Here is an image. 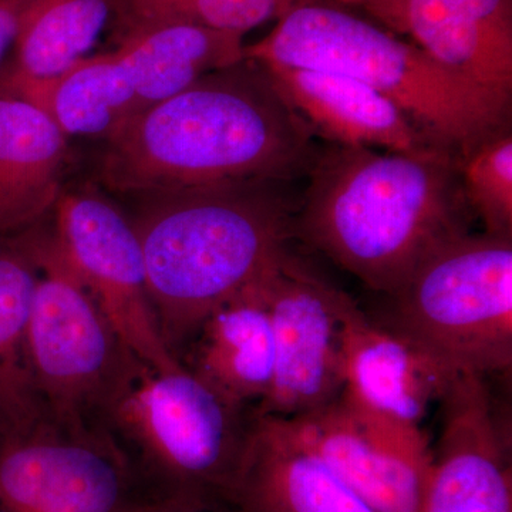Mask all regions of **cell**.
Here are the masks:
<instances>
[{
  "instance_id": "cell-1",
  "label": "cell",
  "mask_w": 512,
  "mask_h": 512,
  "mask_svg": "<svg viewBox=\"0 0 512 512\" xmlns=\"http://www.w3.org/2000/svg\"><path fill=\"white\" fill-rule=\"evenodd\" d=\"M106 184L148 198L247 181L305 180L319 146L264 66L205 74L106 138Z\"/></svg>"
},
{
  "instance_id": "cell-6",
  "label": "cell",
  "mask_w": 512,
  "mask_h": 512,
  "mask_svg": "<svg viewBox=\"0 0 512 512\" xmlns=\"http://www.w3.org/2000/svg\"><path fill=\"white\" fill-rule=\"evenodd\" d=\"M373 322L410 340L458 375L512 367V237L457 235L434 248Z\"/></svg>"
},
{
  "instance_id": "cell-13",
  "label": "cell",
  "mask_w": 512,
  "mask_h": 512,
  "mask_svg": "<svg viewBox=\"0 0 512 512\" xmlns=\"http://www.w3.org/2000/svg\"><path fill=\"white\" fill-rule=\"evenodd\" d=\"M406 37L447 72L512 106V0H326Z\"/></svg>"
},
{
  "instance_id": "cell-9",
  "label": "cell",
  "mask_w": 512,
  "mask_h": 512,
  "mask_svg": "<svg viewBox=\"0 0 512 512\" xmlns=\"http://www.w3.org/2000/svg\"><path fill=\"white\" fill-rule=\"evenodd\" d=\"M264 288L275 335V375L254 412L292 419L342 393L345 316L353 298L291 247L266 272Z\"/></svg>"
},
{
  "instance_id": "cell-23",
  "label": "cell",
  "mask_w": 512,
  "mask_h": 512,
  "mask_svg": "<svg viewBox=\"0 0 512 512\" xmlns=\"http://www.w3.org/2000/svg\"><path fill=\"white\" fill-rule=\"evenodd\" d=\"M464 197L484 232L512 237L511 126L484 137L458 156Z\"/></svg>"
},
{
  "instance_id": "cell-22",
  "label": "cell",
  "mask_w": 512,
  "mask_h": 512,
  "mask_svg": "<svg viewBox=\"0 0 512 512\" xmlns=\"http://www.w3.org/2000/svg\"><path fill=\"white\" fill-rule=\"evenodd\" d=\"M305 0H113L121 40L144 30L194 25L245 36Z\"/></svg>"
},
{
  "instance_id": "cell-3",
  "label": "cell",
  "mask_w": 512,
  "mask_h": 512,
  "mask_svg": "<svg viewBox=\"0 0 512 512\" xmlns=\"http://www.w3.org/2000/svg\"><path fill=\"white\" fill-rule=\"evenodd\" d=\"M286 181H247L144 198L131 220L165 345L180 356L202 320L291 247L299 194Z\"/></svg>"
},
{
  "instance_id": "cell-16",
  "label": "cell",
  "mask_w": 512,
  "mask_h": 512,
  "mask_svg": "<svg viewBox=\"0 0 512 512\" xmlns=\"http://www.w3.org/2000/svg\"><path fill=\"white\" fill-rule=\"evenodd\" d=\"M229 504L241 512H375L284 419L256 413Z\"/></svg>"
},
{
  "instance_id": "cell-5",
  "label": "cell",
  "mask_w": 512,
  "mask_h": 512,
  "mask_svg": "<svg viewBox=\"0 0 512 512\" xmlns=\"http://www.w3.org/2000/svg\"><path fill=\"white\" fill-rule=\"evenodd\" d=\"M254 419V409L225 402L183 365L144 366L103 430L156 500L229 503Z\"/></svg>"
},
{
  "instance_id": "cell-10",
  "label": "cell",
  "mask_w": 512,
  "mask_h": 512,
  "mask_svg": "<svg viewBox=\"0 0 512 512\" xmlns=\"http://www.w3.org/2000/svg\"><path fill=\"white\" fill-rule=\"evenodd\" d=\"M154 500L104 430L47 421L0 443V512H137Z\"/></svg>"
},
{
  "instance_id": "cell-25",
  "label": "cell",
  "mask_w": 512,
  "mask_h": 512,
  "mask_svg": "<svg viewBox=\"0 0 512 512\" xmlns=\"http://www.w3.org/2000/svg\"><path fill=\"white\" fill-rule=\"evenodd\" d=\"M137 512H241L229 503H207V501L178 500V498H165V500L150 501Z\"/></svg>"
},
{
  "instance_id": "cell-7",
  "label": "cell",
  "mask_w": 512,
  "mask_h": 512,
  "mask_svg": "<svg viewBox=\"0 0 512 512\" xmlns=\"http://www.w3.org/2000/svg\"><path fill=\"white\" fill-rule=\"evenodd\" d=\"M244 50L238 33L161 26L126 37L114 52L83 57L53 79L0 86V93L40 107L66 136L107 138L205 74L241 62Z\"/></svg>"
},
{
  "instance_id": "cell-2",
  "label": "cell",
  "mask_w": 512,
  "mask_h": 512,
  "mask_svg": "<svg viewBox=\"0 0 512 512\" xmlns=\"http://www.w3.org/2000/svg\"><path fill=\"white\" fill-rule=\"evenodd\" d=\"M458 156L444 148L319 146L293 238L387 295L447 239L470 232Z\"/></svg>"
},
{
  "instance_id": "cell-11",
  "label": "cell",
  "mask_w": 512,
  "mask_h": 512,
  "mask_svg": "<svg viewBox=\"0 0 512 512\" xmlns=\"http://www.w3.org/2000/svg\"><path fill=\"white\" fill-rule=\"evenodd\" d=\"M55 207L53 244L117 335L151 369H178L181 362L165 345L151 305L143 251L131 220L96 195H60Z\"/></svg>"
},
{
  "instance_id": "cell-18",
  "label": "cell",
  "mask_w": 512,
  "mask_h": 512,
  "mask_svg": "<svg viewBox=\"0 0 512 512\" xmlns=\"http://www.w3.org/2000/svg\"><path fill=\"white\" fill-rule=\"evenodd\" d=\"M265 274L202 320L178 356L188 372L241 409H254L274 382L275 335Z\"/></svg>"
},
{
  "instance_id": "cell-24",
  "label": "cell",
  "mask_w": 512,
  "mask_h": 512,
  "mask_svg": "<svg viewBox=\"0 0 512 512\" xmlns=\"http://www.w3.org/2000/svg\"><path fill=\"white\" fill-rule=\"evenodd\" d=\"M28 0H0V67L12 50L18 33L20 16Z\"/></svg>"
},
{
  "instance_id": "cell-14",
  "label": "cell",
  "mask_w": 512,
  "mask_h": 512,
  "mask_svg": "<svg viewBox=\"0 0 512 512\" xmlns=\"http://www.w3.org/2000/svg\"><path fill=\"white\" fill-rule=\"evenodd\" d=\"M439 406L423 512H512L510 434L487 379L458 376Z\"/></svg>"
},
{
  "instance_id": "cell-19",
  "label": "cell",
  "mask_w": 512,
  "mask_h": 512,
  "mask_svg": "<svg viewBox=\"0 0 512 512\" xmlns=\"http://www.w3.org/2000/svg\"><path fill=\"white\" fill-rule=\"evenodd\" d=\"M66 138L40 107L0 93V238L33 227L59 200Z\"/></svg>"
},
{
  "instance_id": "cell-8",
  "label": "cell",
  "mask_w": 512,
  "mask_h": 512,
  "mask_svg": "<svg viewBox=\"0 0 512 512\" xmlns=\"http://www.w3.org/2000/svg\"><path fill=\"white\" fill-rule=\"evenodd\" d=\"M16 237L39 268L28 345L47 416L70 433L101 431L111 407L147 365L117 335L52 239L28 232Z\"/></svg>"
},
{
  "instance_id": "cell-12",
  "label": "cell",
  "mask_w": 512,
  "mask_h": 512,
  "mask_svg": "<svg viewBox=\"0 0 512 512\" xmlns=\"http://www.w3.org/2000/svg\"><path fill=\"white\" fill-rule=\"evenodd\" d=\"M284 420L373 511L423 512L433 450L421 427L369 412L342 393Z\"/></svg>"
},
{
  "instance_id": "cell-17",
  "label": "cell",
  "mask_w": 512,
  "mask_h": 512,
  "mask_svg": "<svg viewBox=\"0 0 512 512\" xmlns=\"http://www.w3.org/2000/svg\"><path fill=\"white\" fill-rule=\"evenodd\" d=\"M264 67L286 101L326 144L387 151L444 148L396 104L359 80L326 70Z\"/></svg>"
},
{
  "instance_id": "cell-15",
  "label": "cell",
  "mask_w": 512,
  "mask_h": 512,
  "mask_svg": "<svg viewBox=\"0 0 512 512\" xmlns=\"http://www.w3.org/2000/svg\"><path fill=\"white\" fill-rule=\"evenodd\" d=\"M342 394L389 419L421 427L458 375L410 340L382 328L355 299L345 316Z\"/></svg>"
},
{
  "instance_id": "cell-4",
  "label": "cell",
  "mask_w": 512,
  "mask_h": 512,
  "mask_svg": "<svg viewBox=\"0 0 512 512\" xmlns=\"http://www.w3.org/2000/svg\"><path fill=\"white\" fill-rule=\"evenodd\" d=\"M244 55L262 66L326 70L359 80L457 156L511 124L510 109L447 72L409 40L338 3H298L268 35L245 45Z\"/></svg>"
},
{
  "instance_id": "cell-21",
  "label": "cell",
  "mask_w": 512,
  "mask_h": 512,
  "mask_svg": "<svg viewBox=\"0 0 512 512\" xmlns=\"http://www.w3.org/2000/svg\"><path fill=\"white\" fill-rule=\"evenodd\" d=\"M111 12L113 0H28L0 86L60 76L96 45Z\"/></svg>"
},
{
  "instance_id": "cell-20",
  "label": "cell",
  "mask_w": 512,
  "mask_h": 512,
  "mask_svg": "<svg viewBox=\"0 0 512 512\" xmlns=\"http://www.w3.org/2000/svg\"><path fill=\"white\" fill-rule=\"evenodd\" d=\"M39 268L19 238H0V443L50 421L37 392L28 345Z\"/></svg>"
}]
</instances>
